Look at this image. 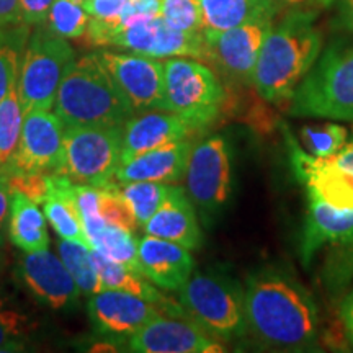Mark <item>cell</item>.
<instances>
[{"label":"cell","mask_w":353,"mask_h":353,"mask_svg":"<svg viewBox=\"0 0 353 353\" xmlns=\"http://www.w3.org/2000/svg\"><path fill=\"white\" fill-rule=\"evenodd\" d=\"M247 327L265 345L299 352L314 345L319 311L306 286L288 268L267 265L245 281Z\"/></svg>","instance_id":"obj_1"},{"label":"cell","mask_w":353,"mask_h":353,"mask_svg":"<svg viewBox=\"0 0 353 353\" xmlns=\"http://www.w3.org/2000/svg\"><path fill=\"white\" fill-rule=\"evenodd\" d=\"M314 19L312 12L294 8L272 26L250 79L262 99L272 103L291 100L314 68L322 50V33L314 26Z\"/></svg>","instance_id":"obj_2"},{"label":"cell","mask_w":353,"mask_h":353,"mask_svg":"<svg viewBox=\"0 0 353 353\" xmlns=\"http://www.w3.org/2000/svg\"><path fill=\"white\" fill-rule=\"evenodd\" d=\"M52 112L65 128L125 126L134 114L97 52L76 57L61 82Z\"/></svg>","instance_id":"obj_3"},{"label":"cell","mask_w":353,"mask_h":353,"mask_svg":"<svg viewBox=\"0 0 353 353\" xmlns=\"http://www.w3.org/2000/svg\"><path fill=\"white\" fill-rule=\"evenodd\" d=\"M185 316L219 341H236L247 334L245 291L221 272L192 273L179 290Z\"/></svg>","instance_id":"obj_4"},{"label":"cell","mask_w":353,"mask_h":353,"mask_svg":"<svg viewBox=\"0 0 353 353\" xmlns=\"http://www.w3.org/2000/svg\"><path fill=\"white\" fill-rule=\"evenodd\" d=\"M290 114L353 121V44H332L291 97Z\"/></svg>","instance_id":"obj_5"},{"label":"cell","mask_w":353,"mask_h":353,"mask_svg":"<svg viewBox=\"0 0 353 353\" xmlns=\"http://www.w3.org/2000/svg\"><path fill=\"white\" fill-rule=\"evenodd\" d=\"M76 61V51L68 39L39 25L30 34L21 63L17 92L23 114L33 110H52L57 90L70 65Z\"/></svg>","instance_id":"obj_6"},{"label":"cell","mask_w":353,"mask_h":353,"mask_svg":"<svg viewBox=\"0 0 353 353\" xmlns=\"http://www.w3.org/2000/svg\"><path fill=\"white\" fill-rule=\"evenodd\" d=\"M85 34L94 44L118 46L156 59H169V57L208 59L203 32H180L167 25L162 17L134 20L117 28L90 19Z\"/></svg>","instance_id":"obj_7"},{"label":"cell","mask_w":353,"mask_h":353,"mask_svg":"<svg viewBox=\"0 0 353 353\" xmlns=\"http://www.w3.org/2000/svg\"><path fill=\"white\" fill-rule=\"evenodd\" d=\"M165 110L182 117L193 130L210 126L226 99L219 79L196 59L169 57L164 63Z\"/></svg>","instance_id":"obj_8"},{"label":"cell","mask_w":353,"mask_h":353,"mask_svg":"<svg viewBox=\"0 0 353 353\" xmlns=\"http://www.w3.org/2000/svg\"><path fill=\"white\" fill-rule=\"evenodd\" d=\"M123 126L65 128L61 175L74 183L105 187L113 183L121 164Z\"/></svg>","instance_id":"obj_9"},{"label":"cell","mask_w":353,"mask_h":353,"mask_svg":"<svg viewBox=\"0 0 353 353\" xmlns=\"http://www.w3.org/2000/svg\"><path fill=\"white\" fill-rule=\"evenodd\" d=\"M187 193L205 213H218L232 193V152L228 139L213 134L192 148L185 174Z\"/></svg>","instance_id":"obj_10"},{"label":"cell","mask_w":353,"mask_h":353,"mask_svg":"<svg viewBox=\"0 0 353 353\" xmlns=\"http://www.w3.org/2000/svg\"><path fill=\"white\" fill-rule=\"evenodd\" d=\"M64 125L51 110H33L23 114L15 152L0 175L59 174L64 159Z\"/></svg>","instance_id":"obj_11"},{"label":"cell","mask_w":353,"mask_h":353,"mask_svg":"<svg viewBox=\"0 0 353 353\" xmlns=\"http://www.w3.org/2000/svg\"><path fill=\"white\" fill-rule=\"evenodd\" d=\"M291 167L307 193L337 206L353 210V139L329 157H314L288 136Z\"/></svg>","instance_id":"obj_12"},{"label":"cell","mask_w":353,"mask_h":353,"mask_svg":"<svg viewBox=\"0 0 353 353\" xmlns=\"http://www.w3.org/2000/svg\"><path fill=\"white\" fill-rule=\"evenodd\" d=\"M113 82L120 88L132 113L165 110L164 63L143 54L97 52Z\"/></svg>","instance_id":"obj_13"},{"label":"cell","mask_w":353,"mask_h":353,"mask_svg":"<svg viewBox=\"0 0 353 353\" xmlns=\"http://www.w3.org/2000/svg\"><path fill=\"white\" fill-rule=\"evenodd\" d=\"M272 26L273 19H257L226 32H203L206 56L228 76L250 81L260 48Z\"/></svg>","instance_id":"obj_14"},{"label":"cell","mask_w":353,"mask_h":353,"mask_svg":"<svg viewBox=\"0 0 353 353\" xmlns=\"http://www.w3.org/2000/svg\"><path fill=\"white\" fill-rule=\"evenodd\" d=\"M17 272L25 288L43 306L52 311H68L79 304L82 293L77 283L59 255L48 249L25 255Z\"/></svg>","instance_id":"obj_15"},{"label":"cell","mask_w":353,"mask_h":353,"mask_svg":"<svg viewBox=\"0 0 353 353\" xmlns=\"http://www.w3.org/2000/svg\"><path fill=\"white\" fill-rule=\"evenodd\" d=\"M131 352L138 353H213L224 348L195 321L159 316L130 335Z\"/></svg>","instance_id":"obj_16"},{"label":"cell","mask_w":353,"mask_h":353,"mask_svg":"<svg viewBox=\"0 0 353 353\" xmlns=\"http://www.w3.org/2000/svg\"><path fill=\"white\" fill-rule=\"evenodd\" d=\"M92 324L101 334L130 337L145 324L162 316L156 304L118 290H101L87 304Z\"/></svg>","instance_id":"obj_17"},{"label":"cell","mask_w":353,"mask_h":353,"mask_svg":"<svg viewBox=\"0 0 353 353\" xmlns=\"http://www.w3.org/2000/svg\"><path fill=\"white\" fill-rule=\"evenodd\" d=\"M193 130L179 114L167 110H151L132 114L123 126L121 164L136 156L182 141Z\"/></svg>","instance_id":"obj_18"},{"label":"cell","mask_w":353,"mask_h":353,"mask_svg":"<svg viewBox=\"0 0 353 353\" xmlns=\"http://www.w3.org/2000/svg\"><path fill=\"white\" fill-rule=\"evenodd\" d=\"M138 255L143 275L167 291H179L195 270L187 247L148 234L138 241Z\"/></svg>","instance_id":"obj_19"},{"label":"cell","mask_w":353,"mask_h":353,"mask_svg":"<svg viewBox=\"0 0 353 353\" xmlns=\"http://www.w3.org/2000/svg\"><path fill=\"white\" fill-rule=\"evenodd\" d=\"M143 229L148 236L175 242L188 250L200 249L203 242L193 201L190 200L187 190L179 185H172L161 208L151 216Z\"/></svg>","instance_id":"obj_20"},{"label":"cell","mask_w":353,"mask_h":353,"mask_svg":"<svg viewBox=\"0 0 353 353\" xmlns=\"http://www.w3.org/2000/svg\"><path fill=\"white\" fill-rule=\"evenodd\" d=\"M193 144L187 139L175 141L162 148L152 149L118 167V183L130 182H162L176 183L185 179L190 152Z\"/></svg>","instance_id":"obj_21"},{"label":"cell","mask_w":353,"mask_h":353,"mask_svg":"<svg viewBox=\"0 0 353 353\" xmlns=\"http://www.w3.org/2000/svg\"><path fill=\"white\" fill-rule=\"evenodd\" d=\"M353 236V210L337 208L319 196L307 193V216L301 236V259L309 263L322 245L348 239Z\"/></svg>","instance_id":"obj_22"},{"label":"cell","mask_w":353,"mask_h":353,"mask_svg":"<svg viewBox=\"0 0 353 353\" xmlns=\"http://www.w3.org/2000/svg\"><path fill=\"white\" fill-rule=\"evenodd\" d=\"M43 213L61 239L90 247L77 203L76 183L65 175L48 174V193L43 200Z\"/></svg>","instance_id":"obj_23"},{"label":"cell","mask_w":353,"mask_h":353,"mask_svg":"<svg viewBox=\"0 0 353 353\" xmlns=\"http://www.w3.org/2000/svg\"><path fill=\"white\" fill-rule=\"evenodd\" d=\"M97 272H99L101 288L103 290H118L126 293L136 294V296L145 299V301L156 304L161 309L162 314L182 317L185 312L180 304H175L172 299L165 298L143 273L132 270L126 265L114 262V260L105 257L99 250L92 249Z\"/></svg>","instance_id":"obj_24"},{"label":"cell","mask_w":353,"mask_h":353,"mask_svg":"<svg viewBox=\"0 0 353 353\" xmlns=\"http://www.w3.org/2000/svg\"><path fill=\"white\" fill-rule=\"evenodd\" d=\"M203 32H226L257 19H273L280 0H200Z\"/></svg>","instance_id":"obj_25"},{"label":"cell","mask_w":353,"mask_h":353,"mask_svg":"<svg viewBox=\"0 0 353 353\" xmlns=\"http://www.w3.org/2000/svg\"><path fill=\"white\" fill-rule=\"evenodd\" d=\"M8 237L26 254L39 252L50 247V234L46 216L33 201L20 192H12L10 213H8Z\"/></svg>","instance_id":"obj_26"},{"label":"cell","mask_w":353,"mask_h":353,"mask_svg":"<svg viewBox=\"0 0 353 353\" xmlns=\"http://www.w3.org/2000/svg\"><path fill=\"white\" fill-rule=\"evenodd\" d=\"M30 34L26 23L0 26V101L19 83Z\"/></svg>","instance_id":"obj_27"},{"label":"cell","mask_w":353,"mask_h":353,"mask_svg":"<svg viewBox=\"0 0 353 353\" xmlns=\"http://www.w3.org/2000/svg\"><path fill=\"white\" fill-rule=\"evenodd\" d=\"M57 252L83 296L90 298L92 294L100 293L103 290L90 247L81 244V242L61 239L57 244Z\"/></svg>","instance_id":"obj_28"},{"label":"cell","mask_w":353,"mask_h":353,"mask_svg":"<svg viewBox=\"0 0 353 353\" xmlns=\"http://www.w3.org/2000/svg\"><path fill=\"white\" fill-rule=\"evenodd\" d=\"M92 249L99 250L105 257L126 265L132 270L143 273L138 255V239L132 231L105 224L90 239Z\"/></svg>","instance_id":"obj_29"},{"label":"cell","mask_w":353,"mask_h":353,"mask_svg":"<svg viewBox=\"0 0 353 353\" xmlns=\"http://www.w3.org/2000/svg\"><path fill=\"white\" fill-rule=\"evenodd\" d=\"M121 185L123 196L138 219L139 228H143L151 219V216L161 208L172 187L170 183L162 182H130Z\"/></svg>","instance_id":"obj_30"},{"label":"cell","mask_w":353,"mask_h":353,"mask_svg":"<svg viewBox=\"0 0 353 353\" xmlns=\"http://www.w3.org/2000/svg\"><path fill=\"white\" fill-rule=\"evenodd\" d=\"M90 17L83 0H54L48 13L46 26L65 39L81 38L87 33Z\"/></svg>","instance_id":"obj_31"},{"label":"cell","mask_w":353,"mask_h":353,"mask_svg":"<svg viewBox=\"0 0 353 353\" xmlns=\"http://www.w3.org/2000/svg\"><path fill=\"white\" fill-rule=\"evenodd\" d=\"M21 125H23V110L15 87L0 101V167L6 165L15 152Z\"/></svg>","instance_id":"obj_32"},{"label":"cell","mask_w":353,"mask_h":353,"mask_svg":"<svg viewBox=\"0 0 353 353\" xmlns=\"http://www.w3.org/2000/svg\"><path fill=\"white\" fill-rule=\"evenodd\" d=\"M299 136H301L304 151L314 157L334 156L348 143V130L335 123L321 126H303Z\"/></svg>","instance_id":"obj_33"},{"label":"cell","mask_w":353,"mask_h":353,"mask_svg":"<svg viewBox=\"0 0 353 353\" xmlns=\"http://www.w3.org/2000/svg\"><path fill=\"white\" fill-rule=\"evenodd\" d=\"M37 327L28 316L20 312L0 298V352H21L23 339Z\"/></svg>","instance_id":"obj_34"},{"label":"cell","mask_w":353,"mask_h":353,"mask_svg":"<svg viewBox=\"0 0 353 353\" xmlns=\"http://www.w3.org/2000/svg\"><path fill=\"white\" fill-rule=\"evenodd\" d=\"M99 214L110 226L128 229L134 232L139 228L138 219L123 196L121 188L117 183L99 187Z\"/></svg>","instance_id":"obj_35"},{"label":"cell","mask_w":353,"mask_h":353,"mask_svg":"<svg viewBox=\"0 0 353 353\" xmlns=\"http://www.w3.org/2000/svg\"><path fill=\"white\" fill-rule=\"evenodd\" d=\"M161 17L172 28L187 33L203 32L200 0H162Z\"/></svg>","instance_id":"obj_36"},{"label":"cell","mask_w":353,"mask_h":353,"mask_svg":"<svg viewBox=\"0 0 353 353\" xmlns=\"http://www.w3.org/2000/svg\"><path fill=\"white\" fill-rule=\"evenodd\" d=\"M130 0H83V6L92 20L108 26H118Z\"/></svg>","instance_id":"obj_37"},{"label":"cell","mask_w":353,"mask_h":353,"mask_svg":"<svg viewBox=\"0 0 353 353\" xmlns=\"http://www.w3.org/2000/svg\"><path fill=\"white\" fill-rule=\"evenodd\" d=\"M161 8L162 0H130L125 12H123L118 26L128 25L134 20L161 17ZM112 28H117V26H112Z\"/></svg>","instance_id":"obj_38"},{"label":"cell","mask_w":353,"mask_h":353,"mask_svg":"<svg viewBox=\"0 0 353 353\" xmlns=\"http://www.w3.org/2000/svg\"><path fill=\"white\" fill-rule=\"evenodd\" d=\"M52 2L54 0H19L23 23L30 26H39L46 23L48 13L51 10Z\"/></svg>","instance_id":"obj_39"},{"label":"cell","mask_w":353,"mask_h":353,"mask_svg":"<svg viewBox=\"0 0 353 353\" xmlns=\"http://www.w3.org/2000/svg\"><path fill=\"white\" fill-rule=\"evenodd\" d=\"M23 23L19 0H0V26Z\"/></svg>","instance_id":"obj_40"},{"label":"cell","mask_w":353,"mask_h":353,"mask_svg":"<svg viewBox=\"0 0 353 353\" xmlns=\"http://www.w3.org/2000/svg\"><path fill=\"white\" fill-rule=\"evenodd\" d=\"M10 203H12V188L8 185L6 176L0 175V244L3 241V229L10 213Z\"/></svg>","instance_id":"obj_41"},{"label":"cell","mask_w":353,"mask_h":353,"mask_svg":"<svg viewBox=\"0 0 353 353\" xmlns=\"http://www.w3.org/2000/svg\"><path fill=\"white\" fill-rule=\"evenodd\" d=\"M341 319L343 322V327H345L348 341L353 345V291L343 299L341 306Z\"/></svg>","instance_id":"obj_42"},{"label":"cell","mask_w":353,"mask_h":353,"mask_svg":"<svg viewBox=\"0 0 353 353\" xmlns=\"http://www.w3.org/2000/svg\"><path fill=\"white\" fill-rule=\"evenodd\" d=\"M337 23L348 32H353V0H343L339 10Z\"/></svg>","instance_id":"obj_43"},{"label":"cell","mask_w":353,"mask_h":353,"mask_svg":"<svg viewBox=\"0 0 353 353\" xmlns=\"http://www.w3.org/2000/svg\"><path fill=\"white\" fill-rule=\"evenodd\" d=\"M281 6H288L291 8H299L303 6H306L309 0H280Z\"/></svg>","instance_id":"obj_44"},{"label":"cell","mask_w":353,"mask_h":353,"mask_svg":"<svg viewBox=\"0 0 353 353\" xmlns=\"http://www.w3.org/2000/svg\"><path fill=\"white\" fill-rule=\"evenodd\" d=\"M316 2L319 3V6H322V7H329V6H332L334 0H316Z\"/></svg>","instance_id":"obj_45"},{"label":"cell","mask_w":353,"mask_h":353,"mask_svg":"<svg viewBox=\"0 0 353 353\" xmlns=\"http://www.w3.org/2000/svg\"><path fill=\"white\" fill-rule=\"evenodd\" d=\"M0 265H2V259H0Z\"/></svg>","instance_id":"obj_46"}]
</instances>
